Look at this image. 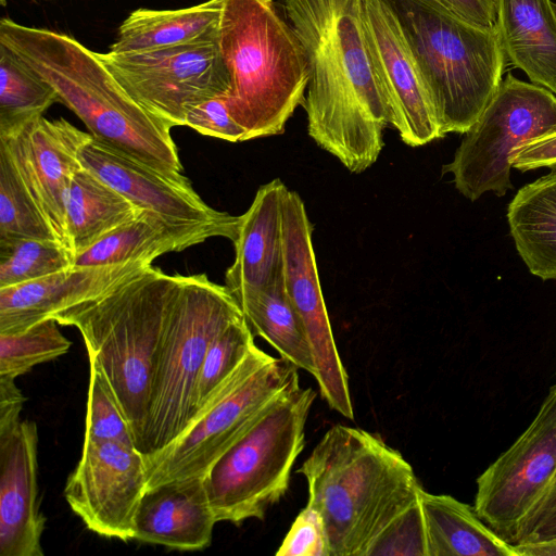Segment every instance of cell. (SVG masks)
<instances>
[{
  "label": "cell",
  "instance_id": "obj_35",
  "mask_svg": "<svg viewBox=\"0 0 556 556\" xmlns=\"http://www.w3.org/2000/svg\"><path fill=\"white\" fill-rule=\"evenodd\" d=\"M372 555L428 556L420 496L375 538L366 553Z\"/></svg>",
  "mask_w": 556,
  "mask_h": 556
},
{
  "label": "cell",
  "instance_id": "obj_1",
  "mask_svg": "<svg viewBox=\"0 0 556 556\" xmlns=\"http://www.w3.org/2000/svg\"><path fill=\"white\" fill-rule=\"evenodd\" d=\"M307 60L303 101L308 136L359 174L378 160L388 105L369 53L363 0H285Z\"/></svg>",
  "mask_w": 556,
  "mask_h": 556
},
{
  "label": "cell",
  "instance_id": "obj_13",
  "mask_svg": "<svg viewBox=\"0 0 556 556\" xmlns=\"http://www.w3.org/2000/svg\"><path fill=\"white\" fill-rule=\"evenodd\" d=\"M313 225L300 194L287 189L282 202V278L309 341L319 393L328 406L354 419L349 378L340 358L319 282Z\"/></svg>",
  "mask_w": 556,
  "mask_h": 556
},
{
  "label": "cell",
  "instance_id": "obj_22",
  "mask_svg": "<svg viewBox=\"0 0 556 556\" xmlns=\"http://www.w3.org/2000/svg\"><path fill=\"white\" fill-rule=\"evenodd\" d=\"M213 237H224L233 242L237 235L216 225L172 223L155 213L141 210L135 218L76 254L74 266L130 262L152 264L165 253L184 251Z\"/></svg>",
  "mask_w": 556,
  "mask_h": 556
},
{
  "label": "cell",
  "instance_id": "obj_21",
  "mask_svg": "<svg viewBox=\"0 0 556 556\" xmlns=\"http://www.w3.org/2000/svg\"><path fill=\"white\" fill-rule=\"evenodd\" d=\"M286 185L278 178L261 186L240 216L235 261L225 282L236 300L269 285L282 271V202Z\"/></svg>",
  "mask_w": 556,
  "mask_h": 556
},
{
  "label": "cell",
  "instance_id": "obj_23",
  "mask_svg": "<svg viewBox=\"0 0 556 556\" xmlns=\"http://www.w3.org/2000/svg\"><path fill=\"white\" fill-rule=\"evenodd\" d=\"M506 60L556 94V7L551 0H497Z\"/></svg>",
  "mask_w": 556,
  "mask_h": 556
},
{
  "label": "cell",
  "instance_id": "obj_6",
  "mask_svg": "<svg viewBox=\"0 0 556 556\" xmlns=\"http://www.w3.org/2000/svg\"><path fill=\"white\" fill-rule=\"evenodd\" d=\"M396 15L426 83L442 137L466 134L503 79L496 24L469 23L433 0H386Z\"/></svg>",
  "mask_w": 556,
  "mask_h": 556
},
{
  "label": "cell",
  "instance_id": "obj_41",
  "mask_svg": "<svg viewBox=\"0 0 556 556\" xmlns=\"http://www.w3.org/2000/svg\"><path fill=\"white\" fill-rule=\"evenodd\" d=\"M25 397L15 379L0 377V432L18 424Z\"/></svg>",
  "mask_w": 556,
  "mask_h": 556
},
{
  "label": "cell",
  "instance_id": "obj_14",
  "mask_svg": "<svg viewBox=\"0 0 556 556\" xmlns=\"http://www.w3.org/2000/svg\"><path fill=\"white\" fill-rule=\"evenodd\" d=\"M147 486L146 459L135 445L84 440L64 496L90 531L126 542L134 540L135 518Z\"/></svg>",
  "mask_w": 556,
  "mask_h": 556
},
{
  "label": "cell",
  "instance_id": "obj_12",
  "mask_svg": "<svg viewBox=\"0 0 556 556\" xmlns=\"http://www.w3.org/2000/svg\"><path fill=\"white\" fill-rule=\"evenodd\" d=\"M556 476V383L533 420L477 479L473 508L511 543L517 527Z\"/></svg>",
  "mask_w": 556,
  "mask_h": 556
},
{
  "label": "cell",
  "instance_id": "obj_28",
  "mask_svg": "<svg viewBox=\"0 0 556 556\" xmlns=\"http://www.w3.org/2000/svg\"><path fill=\"white\" fill-rule=\"evenodd\" d=\"M252 332L280 357L315 377L316 365L303 323L289 299L282 271L266 287L237 300Z\"/></svg>",
  "mask_w": 556,
  "mask_h": 556
},
{
  "label": "cell",
  "instance_id": "obj_33",
  "mask_svg": "<svg viewBox=\"0 0 556 556\" xmlns=\"http://www.w3.org/2000/svg\"><path fill=\"white\" fill-rule=\"evenodd\" d=\"M254 344V333L244 316L229 324L214 338L207 348L197 383L195 416L239 367Z\"/></svg>",
  "mask_w": 556,
  "mask_h": 556
},
{
  "label": "cell",
  "instance_id": "obj_27",
  "mask_svg": "<svg viewBox=\"0 0 556 556\" xmlns=\"http://www.w3.org/2000/svg\"><path fill=\"white\" fill-rule=\"evenodd\" d=\"M141 210L99 176L81 166L72 177L65 198V222L74 257Z\"/></svg>",
  "mask_w": 556,
  "mask_h": 556
},
{
  "label": "cell",
  "instance_id": "obj_20",
  "mask_svg": "<svg viewBox=\"0 0 556 556\" xmlns=\"http://www.w3.org/2000/svg\"><path fill=\"white\" fill-rule=\"evenodd\" d=\"M217 522L203 478L175 479L149 488L135 518V536L177 551L211 545Z\"/></svg>",
  "mask_w": 556,
  "mask_h": 556
},
{
  "label": "cell",
  "instance_id": "obj_19",
  "mask_svg": "<svg viewBox=\"0 0 556 556\" xmlns=\"http://www.w3.org/2000/svg\"><path fill=\"white\" fill-rule=\"evenodd\" d=\"M151 265L130 262L73 266L33 281L0 288V333L22 332L58 312L109 292Z\"/></svg>",
  "mask_w": 556,
  "mask_h": 556
},
{
  "label": "cell",
  "instance_id": "obj_38",
  "mask_svg": "<svg viewBox=\"0 0 556 556\" xmlns=\"http://www.w3.org/2000/svg\"><path fill=\"white\" fill-rule=\"evenodd\" d=\"M556 539V486L528 513L516 529L513 544Z\"/></svg>",
  "mask_w": 556,
  "mask_h": 556
},
{
  "label": "cell",
  "instance_id": "obj_17",
  "mask_svg": "<svg viewBox=\"0 0 556 556\" xmlns=\"http://www.w3.org/2000/svg\"><path fill=\"white\" fill-rule=\"evenodd\" d=\"M80 163L139 210L172 223L208 224L238 235L240 216L216 211L194 191L186 176L173 177L90 137L80 148Z\"/></svg>",
  "mask_w": 556,
  "mask_h": 556
},
{
  "label": "cell",
  "instance_id": "obj_26",
  "mask_svg": "<svg viewBox=\"0 0 556 556\" xmlns=\"http://www.w3.org/2000/svg\"><path fill=\"white\" fill-rule=\"evenodd\" d=\"M223 0L174 10L137 9L121 24L113 53H137L197 40L218 27Z\"/></svg>",
  "mask_w": 556,
  "mask_h": 556
},
{
  "label": "cell",
  "instance_id": "obj_10",
  "mask_svg": "<svg viewBox=\"0 0 556 556\" xmlns=\"http://www.w3.org/2000/svg\"><path fill=\"white\" fill-rule=\"evenodd\" d=\"M556 130V97L548 89L507 74L484 111L464 134L453 160L443 165L457 191L470 201L485 192L503 197L513 189L514 150Z\"/></svg>",
  "mask_w": 556,
  "mask_h": 556
},
{
  "label": "cell",
  "instance_id": "obj_9",
  "mask_svg": "<svg viewBox=\"0 0 556 556\" xmlns=\"http://www.w3.org/2000/svg\"><path fill=\"white\" fill-rule=\"evenodd\" d=\"M298 370L290 362L273 357L254 344L186 430L161 451L144 457L147 489L175 479L204 478L264 407L299 377Z\"/></svg>",
  "mask_w": 556,
  "mask_h": 556
},
{
  "label": "cell",
  "instance_id": "obj_42",
  "mask_svg": "<svg viewBox=\"0 0 556 556\" xmlns=\"http://www.w3.org/2000/svg\"><path fill=\"white\" fill-rule=\"evenodd\" d=\"M530 553L533 556H556V539L531 544Z\"/></svg>",
  "mask_w": 556,
  "mask_h": 556
},
{
  "label": "cell",
  "instance_id": "obj_24",
  "mask_svg": "<svg viewBox=\"0 0 556 556\" xmlns=\"http://www.w3.org/2000/svg\"><path fill=\"white\" fill-rule=\"evenodd\" d=\"M428 556H519L469 506L446 494L420 491Z\"/></svg>",
  "mask_w": 556,
  "mask_h": 556
},
{
  "label": "cell",
  "instance_id": "obj_36",
  "mask_svg": "<svg viewBox=\"0 0 556 556\" xmlns=\"http://www.w3.org/2000/svg\"><path fill=\"white\" fill-rule=\"evenodd\" d=\"M188 126L203 136L230 142L247 141V131L231 116L227 96L215 97L191 108L185 119Z\"/></svg>",
  "mask_w": 556,
  "mask_h": 556
},
{
  "label": "cell",
  "instance_id": "obj_32",
  "mask_svg": "<svg viewBox=\"0 0 556 556\" xmlns=\"http://www.w3.org/2000/svg\"><path fill=\"white\" fill-rule=\"evenodd\" d=\"M16 238L58 240L8 154L0 149V240Z\"/></svg>",
  "mask_w": 556,
  "mask_h": 556
},
{
  "label": "cell",
  "instance_id": "obj_44",
  "mask_svg": "<svg viewBox=\"0 0 556 556\" xmlns=\"http://www.w3.org/2000/svg\"><path fill=\"white\" fill-rule=\"evenodd\" d=\"M0 2H1L2 4H4V3H5V0H0Z\"/></svg>",
  "mask_w": 556,
  "mask_h": 556
},
{
  "label": "cell",
  "instance_id": "obj_5",
  "mask_svg": "<svg viewBox=\"0 0 556 556\" xmlns=\"http://www.w3.org/2000/svg\"><path fill=\"white\" fill-rule=\"evenodd\" d=\"M217 41L230 75L228 108L247 140L282 134L303 104L308 67L274 0H223Z\"/></svg>",
  "mask_w": 556,
  "mask_h": 556
},
{
  "label": "cell",
  "instance_id": "obj_30",
  "mask_svg": "<svg viewBox=\"0 0 556 556\" xmlns=\"http://www.w3.org/2000/svg\"><path fill=\"white\" fill-rule=\"evenodd\" d=\"M74 255L54 239L0 240V288L33 281L74 266Z\"/></svg>",
  "mask_w": 556,
  "mask_h": 556
},
{
  "label": "cell",
  "instance_id": "obj_15",
  "mask_svg": "<svg viewBox=\"0 0 556 556\" xmlns=\"http://www.w3.org/2000/svg\"><path fill=\"white\" fill-rule=\"evenodd\" d=\"M363 24L390 124L409 147L442 138L416 58L386 0H363Z\"/></svg>",
  "mask_w": 556,
  "mask_h": 556
},
{
  "label": "cell",
  "instance_id": "obj_40",
  "mask_svg": "<svg viewBox=\"0 0 556 556\" xmlns=\"http://www.w3.org/2000/svg\"><path fill=\"white\" fill-rule=\"evenodd\" d=\"M454 15L482 27L496 24L497 0H433Z\"/></svg>",
  "mask_w": 556,
  "mask_h": 556
},
{
  "label": "cell",
  "instance_id": "obj_11",
  "mask_svg": "<svg viewBox=\"0 0 556 556\" xmlns=\"http://www.w3.org/2000/svg\"><path fill=\"white\" fill-rule=\"evenodd\" d=\"M98 54L129 96L169 128L185 126L191 108L230 91L217 29L174 47Z\"/></svg>",
  "mask_w": 556,
  "mask_h": 556
},
{
  "label": "cell",
  "instance_id": "obj_8",
  "mask_svg": "<svg viewBox=\"0 0 556 556\" xmlns=\"http://www.w3.org/2000/svg\"><path fill=\"white\" fill-rule=\"evenodd\" d=\"M243 317L226 286L205 274L181 276L168 307L149 414L139 451L148 457L177 439L195 417L197 383L208 345Z\"/></svg>",
  "mask_w": 556,
  "mask_h": 556
},
{
  "label": "cell",
  "instance_id": "obj_39",
  "mask_svg": "<svg viewBox=\"0 0 556 556\" xmlns=\"http://www.w3.org/2000/svg\"><path fill=\"white\" fill-rule=\"evenodd\" d=\"M511 165L521 172L540 167L556 168V130L517 147L513 152Z\"/></svg>",
  "mask_w": 556,
  "mask_h": 556
},
{
  "label": "cell",
  "instance_id": "obj_7",
  "mask_svg": "<svg viewBox=\"0 0 556 556\" xmlns=\"http://www.w3.org/2000/svg\"><path fill=\"white\" fill-rule=\"evenodd\" d=\"M315 396L293 379L210 467L203 480L217 522L263 520L286 495Z\"/></svg>",
  "mask_w": 556,
  "mask_h": 556
},
{
  "label": "cell",
  "instance_id": "obj_29",
  "mask_svg": "<svg viewBox=\"0 0 556 556\" xmlns=\"http://www.w3.org/2000/svg\"><path fill=\"white\" fill-rule=\"evenodd\" d=\"M55 102L53 88L0 43V131L42 116Z\"/></svg>",
  "mask_w": 556,
  "mask_h": 556
},
{
  "label": "cell",
  "instance_id": "obj_3",
  "mask_svg": "<svg viewBox=\"0 0 556 556\" xmlns=\"http://www.w3.org/2000/svg\"><path fill=\"white\" fill-rule=\"evenodd\" d=\"M321 516L329 556H366L375 538L424 489L402 454L379 435L334 425L296 471Z\"/></svg>",
  "mask_w": 556,
  "mask_h": 556
},
{
  "label": "cell",
  "instance_id": "obj_2",
  "mask_svg": "<svg viewBox=\"0 0 556 556\" xmlns=\"http://www.w3.org/2000/svg\"><path fill=\"white\" fill-rule=\"evenodd\" d=\"M0 43L48 83L91 137L173 177L182 164L170 129L135 101L94 52L54 30L0 21Z\"/></svg>",
  "mask_w": 556,
  "mask_h": 556
},
{
  "label": "cell",
  "instance_id": "obj_18",
  "mask_svg": "<svg viewBox=\"0 0 556 556\" xmlns=\"http://www.w3.org/2000/svg\"><path fill=\"white\" fill-rule=\"evenodd\" d=\"M37 426L21 420L0 432V556H42Z\"/></svg>",
  "mask_w": 556,
  "mask_h": 556
},
{
  "label": "cell",
  "instance_id": "obj_37",
  "mask_svg": "<svg viewBox=\"0 0 556 556\" xmlns=\"http://www.w3.org/2000/svg\"><path fill=\"white\" fill-rule=\"evenodd\" d=\"M276 555L329 556L324 522L316 509L306 505L299 513Z\"/></svg>",
  "mask_w": 556,
  "mask_h": 556
},
{
  "label": "cell",
  "instance_id": "obj_16",
  "mask_svg": "<svg viewBox=\"0 0 556 556\" xmlns=\"http://www.w3.org/2000/svg\"><path fill=\"white\" fill-rule=\"evenodd\" d=\"M90 137L64 118L51 121L43 115L0 131V149L8 154L55 238L68 250L65 198L73 175L83 166L80 148Z\"/></svg>",
  "mask_w": 556,
  "mask_h": 556
},
{
  "label": "cell",
  "instance_id": "obj_31",
  "mask_svg": "<svg viewBox=\"0 0 556 556\" xmlns=\"http://www.w3.org/2000/svg\"><path fill=\"white\" fill-rule=\"evenodd\" d=\"M53 318L17 333H0V377L16 379L34 366L66 354L71 348Z\"/></svg>",
  "mask_w": 556,
  "mask_h": 556
},
{
  "label": "cell",
  "instance_id": "obj_25",
  "mask_svg": "<svg viewBox=\"0 0 556 556\" xmlns=\"http://www.w3.org/2000/svg\"><path fill=\"white\" fill-rule=\"evenodd\" d=\"M507 220L529 271L556 280V168L518 190L508 204Z\"/></svg>",
  "mask_w": 556,
  "mask_h": 556
},
{
  "label": "cell",
  "instance_id": "obj_43",
  "mask_svg": "<svg viewBox=\"0 0 556 556\" xmlns=\"http://www.w3.org/2000/svg\"><path fill=\"white\" fill-rule=\"evenodd\" d=\"M554 486H556V476H555V478H554V481H553V483H552V485H551L549 490H551L552 488H554ZM547 492H548V491H547Z\"/></svg>",
  "mask_w": 556,
  "mask_h": 556
},
{
  "label": "cell",
  "instance_id": "obj_4",
  "mask_svg": "<svg viewBox=\"0 0 556 556\" xmlns=\"http://www.w3.org/2000/svg\"><path fill=\"white\" fill-rule=\"evenodd\" d=\"M181 275L149 266L109 292L55 313L74 326L88 356L105 374L139 450L148 419L157 354Z\"/></svg>",
  "mask_w": 556,
  "mask_h": 556
},
{
  "label": "cell",
  "instance_id": "obj_34",
  "mask_svg": "<svg viewBox=\"0 0 556 556\" xmlns=\"http://www.w3.org/2000/svg\"><path fill=\"white\" fill-rule=\"evenodd\" d=\"M89 364L85 440L113 441L136 446L132 431L105 374L94 359L89 358Z\"/></svg>",
  "mask_w": 556,
  "mask_h": 556
}]
</instances>
